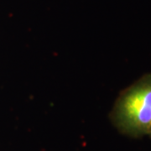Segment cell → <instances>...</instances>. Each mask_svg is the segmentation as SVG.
<instances>
[{"instance_id":"cell-1","label":"cell","mask_w":151,"mask_h":151,"mask_svg":"<svg viewBox=\"0 0 151 151\" xmlns=\"http://www.w3.org/2000/svg\"><path fill=\"white\" fill-rule=\"evenodd\" d=\"M111 119L125 135L140 138L151 129V73L143 76L121 92L113 106Z\"/></svg>"},{"instance_id":"cell-2","label":"cell","mask_w":151,"mask_h":151,"mask_svg":"<svg viewBox=\"0 0 151 151\" xmlns=\"http://www.w3.org/2000/svg\"><path fill=\"white\" fill-rule=\"evenodd\" d=\"M148 135H150V138H151V129H150V133H149V134Z\"/></svg>"}]
</instances>
